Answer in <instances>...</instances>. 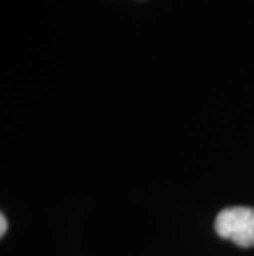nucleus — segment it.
Instances as JSON below:
<instances>
[{"instance_id": "f257e3e1", "label": "nucleus", "mask_w": 254, "mask_h": 256, "mask_svg": "<svg viewBox=\"0 0 254 256\" xmlns=\"http://www.w3.org/2000/svg\"><path fill=\"white\" fill-rule=\"evenodd\" d=\"M216 233L238 246H254V208L251 206H228L216 215Z\"/></svg>"}, {"instance_id": "f03ea898", "label": "nucleus", "mask_w": 254, "mask_h": 256, "mask_svg": "<svg viewBox=\"0 0 254 256\" xmlns=\"http://www.w3.org/2000/svg\"><path fill=\"white\" fill-rule=\"evenodd\" d=\"M7 228H8L7 216H5L3 214H0V236H5V233H7Z\"/></svg>"}]
</instances>
